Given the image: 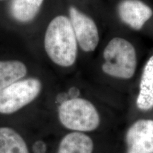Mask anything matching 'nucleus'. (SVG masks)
Segmentation results:
<instances>
[{"label":"nucleus","mask_w":153,"mask_h":153,"mask_svg":"<svg viewBox=\"0 0 153 153\" xmlns=\"http://www.w3.org/2000/svg\"><path fill=\"white\" fill-rule=\"evenodd\" d=\"M78 43L69 17L58 15L48 25L44 36V48L50 60L62 68L75 63Z\"/></svg>","instance_id":"f257e3e1"},{"label":"nucleus","mask_w":153,"mask_h":153,"mask_svg":"<svg viewBox=\"0 0 153 153\" xmlns=\"http://www.w3.org/2000/svg\"><path fill=\"white\" fill-rule=\"evenodd\" d=\"M104 62L102 70L115 78L131 79L137 66L136 52L133 45L123 38L116 37L111 40L103 53Z\"/></svg>","instance_id":"f03ea898"},{"label":"nucleus","mask_w":153,"mask_h":153,"mask_svg":"<svg viewBox=\"0 0 153 153\" xmlns=\"http://www.w3.org/2000/svg\"><path fill=\"white\" fill-rule=\"evenodd\" d=\"M58 118L64 127L81 133L94 131L100 123L97 108L90 101L82 98L62 102L58 108Z\"/></svg>","instance_id":"7ed1b4c3"},{"label":"nucleus","mask_w":153,"mask_h":153,"mask_svg":"<svg viewBox=\"0 0 153 153\" xmlns=\"http://www.w3.org/2000/svg\"><path fill=\"white\" fill-rule=\"evenodd\" d=\"M42 82L38 78H26L0 91V114H11L31 103L41 93Z\"/></svg>","instance_id":"20e7f679"},{"label":"nucleus","mask_w":153,"mask_h":153,"mask_svg":"<svg viewBox=\"0 0 153 153\" xmlns=\"http://www.w3.org/2000/svg\"><path fill=\"white\" fill-rule=\"evenodd\" d=\"M69 19L80 48L86 53L94 51L99 42V30L94 21L73 6L69 8Z\"/></svg>","instance_id":"39448f33"},{"label":"nucleus","mask_w":153,"mask_h":153,"mask_svg":"<svg viewBox=\"0 0 153 153\" xmlns=\"http://www.w3.org/2000/svg\"><path fill=\"white\" fill-rule=\"evenodd\" d=\"M126 153H153V120L135 122L126 135Z\"/></svg>","instance_id":"423d86ee"},{"label":"nucleus","mask_w":153,"mask_h":153,"mask_svg":"<svg viewBox=\"0 0 153 153\" xmlns=\"http://www.w3.org/2000/svg\"><path fill=\"white\" fill-rule=\"evenodd\" d=\"M117 10L121 22L134 30L141 29L153 14L150 7L140 0H122Z\"/></svg>","instance_id":"0eeeda50"},{"label":"nucleus","mask_w":153,"mask_h":153,"mask_svg":"<svg viewBox=\"0 0 153 153\" xmlns=\"http://www.w3.org/2000/svg\"><path fill=\"white\" fill-rule=\"evenodd\" d=\"M136 104L137 108L142 111H148L153 108V55L143 70Z\"/></svg>","instance_id":"6e6552de"},{"label":"nucleus","mask_w":153,"mask_h":153,"mask_svg":"<svg viewBox=\"0 0 153 153\" xmlns=\"http://www.w3.org/2000/svg\"><path fill=\"white\" fill-rule=\"evenodd\" d=\"M93 150L90 137L81 132H72L60 141L57 153H92Z\"/></svg>","instance_id":"1a4fd4ad"},{"label":"nucleus","mask_w":153,"mask_h":153,"mask_svg":"<svg viewBox=\"0 0 153 153\" xmlns=\"http://www.w3.org/2000/svg\"><path fill=\"white\" fill-rule=\"evenodd\" d=\"M27 73V66L22 61L0 60V91L23 79Z\"/></svg>","instance_id":"9d476101"},{"label":"nucleus","mask_w":153,"mask_h":153,"mask_svg":"<svg viewBox=\"0 0 153 153\" xmlns=\"http://www.w3.org/2000/svg\"><path fill=\"white\" fill-rule=\"evenodd\" d=\"M44 0H11L10 13L16 22L29 23L39 12Z\"/></svg>","instance_id":"9b49d317"},{"label":"nucleus","mask_w":153,"mask_h":153,"mask_svg":"<svg viewBox=\"0 0 153 153\" xmlns=\"http://www.w3.org/2000/svg\"><path fill=\"white\" fill-rule=\"evenodd\" d=\"M0 153H29L24 138L14 129L0 128Z\"/></svg>","instance_id":"f8f14e48"},{"label":"nucleus","mask_w":153,"mask_h":153,"mask_svg":"<svg viewBox=\"0 0 153 153\" xmlns=\"http://www.w3.org/2000/svg\"><path fill=\"white\" fill-rule=\"evenodd\" d=\"M0 1H1V0H0Z\"/></svg>","instance_id":"ddd939ff"}]
</instances>
